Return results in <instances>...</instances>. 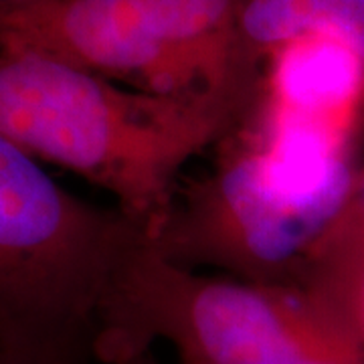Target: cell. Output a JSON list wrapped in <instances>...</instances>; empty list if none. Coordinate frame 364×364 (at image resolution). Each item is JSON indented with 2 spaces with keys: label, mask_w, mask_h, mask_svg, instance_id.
Returning a JSON list of instances; mask_svg holds the SVG:
<instances>
[{
  "label": "cell",
  "mask_w": 364,
  "mask_h": 364,
  "mask_svg": "<svg viewBox=\"0 0 364 364\" xmlns=\"http://www.w3.org/2000/svg\"><path fill=\"white\" fill-rule=\"evenodd\" d=\"M245 0L0 4V51L35 53L164 95L235 91Z\"/></svg>",
  "instance_id": "4"
},
{
  "label": "cell",
  "mask_w": 364,
  "mask_h": 364,
  "mask_svg": "<svg viewBox=\"0 0 364 364\" xmlns=\"http://www.w3.org/2000/svg\"><path fill=\"white\" fill-rule=\"evenodd\" d=\"M83 352L47 346H0V364H81Z\"/></svg>",
  "instance_id": "10"
},
{
  "label": "cell",
  "mask_w": 364,
  "mask_h": 364,
  "mask_svg": "<svg viewBox=\"0 0 364 364\" xmlns=\"http://www.w3.org/2000/svg\"><path fill=\"white\" fill-rule=\"evenodd\" d=\"M348 195H304L267 170L251 140L229 152L184 213H170L154 245L168 259L217 263L247 282L299 284L308 253Z\"/></svg>",
  "instance_id": "5"
},
{
  "label": "cell",
  "mask_w": 364,
  "mask_h": 364,
  "mask_svg": "<svg viewBox=\"0 0 364 364\" xmlns=\"http://www.w3.org/2000/svg\"><path fill=\"white\" fill-rule=\"evenodd\" d=\"M261 126L304 128L342 144L363 114L364 61L336 41L299 39L269 53Z\"/></svg>",
  "instance_id": "6"
},
{
  "label": "cell",
  "mask_w": 364,
  "mask_h": 364,
  "mask_svg": "<svg viewBox=\"0 0 364 364\" xmlns=\"http://www.w3.org/2000/svg\"><path fill=\"white\" fill-rule=\"evenodd\" d=\"M162 338L182 364H364V342L310 287L200 275L146 241L105 304L93 352Z\"/></svg>",
  "instance_id": "2"
},
{
  "label": "cell",
  "mask_w": 364,
  "mask_h": 364,
  "mask_svg": "<svg viewBox=\"0 0 364 364\" xmlns=\"http://www.w3.org/2000/svg\"><path fill=\"white\" fill-rule=\"evenodd\" d=\"M310 287L326 306L364 342V259L318 265L306 272Z\"/></svg>",
  "instance_id": "8"
},
{
  "label": "cell",
  "mask_w": 364,
  "mask_h": 364,
  "mask_svg": "<svg viewBox=\"0 0 364 364\" xmlns=\"http://www.w3.org/2000/svg\"><path fill=\"white\" fill-rule=\"evenodd\" d=\"M25 2H31V0H0L2 6H9V4H25Z\"/></svg>",
  "instance_id": "11"
},
{
  "label": "cell",
  "mask_w": 364,
  "mask_h": 364,
  "mask_svg": "<svg viewBox=\"0 0 364 364\" xmlns=\"http://www.w3.org/2000/svg\"><path fill=\"white\" fill-rule=\"evenodd\" d=\"M352 259H364V170L354 174L344 207L308 253L301 273L318 265Z\"/></svg>",
  "instance_id": "9"
},
{
  "label": "cell",
  "mask_w": 364,
  "mask_h": 364,
  "mask_svg": "<svg viewBox=\"0 0 364 364\" xmlns=\"http://www.w3.org/2000/svg\"><path fill=\"white\" fill-rule=\"evenodd\" d=\"M237 91L164 95L25 51H0V136L116 198L156 241L182 168L223 138Z\"/></svg>",
  "instance_id": "1"
},
{
  "label": "cell",
  "mask_w": 364,
  "mask_h": 364,
  "mask_svg": "<svg viewBox=\"0 0 364 364\" xmlns=\"http://www.w3.org/2000/svg\"><path fill=\"white\" fill-rule=\"evenodd\" d=\"M243 49L272 53L299 39L336 41L364 61V0H245Z\"/></svg>",
  "instance_id": "7"
},
{
  "label": "cell",
  "mask_w": 364,
  "mask_h": 364,
  "mask_svg": "<svg viewBox=\"0 0 364 364\" xmlns=\"http://www.w3.org/2000/svg\"><path fill=\"white\" fill-rule=\"evenodd\" d=\"M150 237L93 207L0 136V346L93 350L122 272Z\"/></svg>",
  "instance_id": "3"
}]
</instances>
